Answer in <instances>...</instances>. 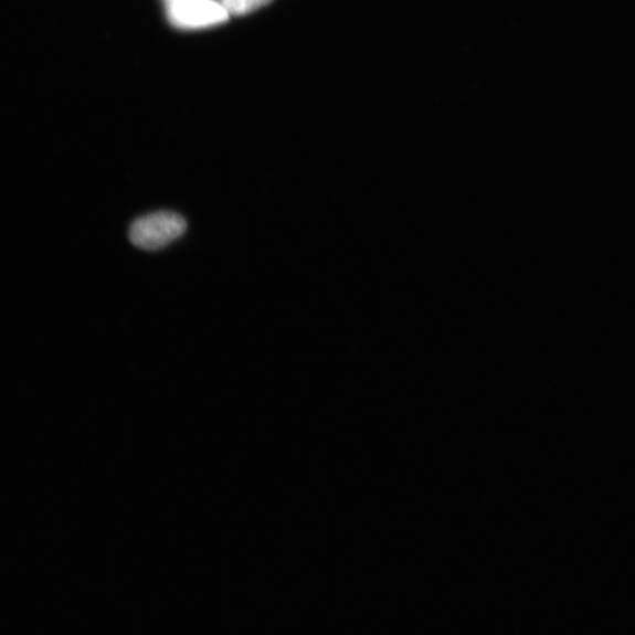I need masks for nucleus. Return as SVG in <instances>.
Listing matches in <instances>:
<instances>
[{
  "instance_id": "obj_3",
  "label": "nucleus",
  "mask_w": 635,
  "mask_h": 635,
  "mask_svg": "<svg viewBox=\"0 0 635 635\" xmlns=\"http://www.w3.org/2000/svg\"><path fill=\"white\" fill-rule=\"evenodd\" d=\"M223 4L232 15L250 14L267 6L271 0H222Z\"/></svg>"
},
{
  "instance_id": "obj_1",
  "label": "nucleus",
  "mask_w": 635,
  "mask_h": 635,
  "mask_svg": "<svg viewBox=\"0 0 635 635\" xmlns=\"http://www.w3.org/2000/svg\"><path fill=\"white\" fill-rule=\"evenodd\" d=\"M186 218L171 211H158L142 215L130 226L131 243L148 251L165 248L186 233Z\"/></svg>"
},
{
  "instance_id": "obj_2",
  "label": "nucleus",
  "mask_w": 635,
  "mask_h": 635,
  "mask_svg": "<svg viewBox=\"0 0 635 635\" xmlns=\"http://www.w3.org/2000/svg\"><path fill=\"white\" fill-rule=\"evenodd\" d=\"M169 22L180 30L201 31L230 21L222 0H166Z\"/></svg>"
}]
</instances>
